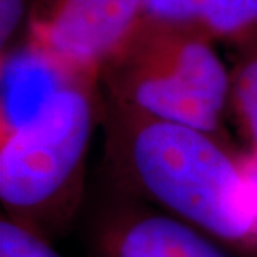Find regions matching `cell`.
<instances>
[{"label": "cell", "mask_w": 257, "mask_h": 257, "mask_svg": "<svg viewBox=\"0 0 257 257\" xmlns=\"http://www.w3.org/2000/svg\"><path fill=\"white\" fill-rule=\"evenodd\" d=\"M99 85L149 115L222 134L232 74L205 34L144 17L102 69Z\"/></svg>", "instance_id": "cell-3"}, {"label": "cell", "mask_w": 257, "mask_h": 257, "mask_svg": "<svg viewBox=\"0 0 257 257\" xmlns=\"http://www.w3.org/2000/svg\"><path fill=\"white\" fill-rule=\"evenodd\" d=\"M0 257H64L54 242L2 217L0 220Z\"/></svg>", "instance_id": "cell-9"}, {"label": "cell", "mask_w": 257, "mask_h": 257, "mask_svg": "<svg viewBox=\"0 0 257 257\" xmlns=\"http://www.w3.org/2000/svg\"><path fill=\"white\" fill-rule=\"evenodd\" d=\"M230 104L250 147H257V52L242 54L240 64L232 74Z\"/></svg>", "instance_id": "cell-8"}, {"label": "cell", "mask_w": 257, "mask_h": 257, "mask_svg": "<svg viewBox=\"0 0 257 257\" xmlns=\"http://www.w3.org/2000/svg\"><path fill=\"white\" fill-rule=\"evenodd\" d=\"M32 0H0V54L19 49L20 34L27 32Z\"/></svg>", "instance_id": "cell-10"}, {"label": "cell", "mask_w": 257, "mask_h": 257, "mask_svg": "<svg viewBox=\"0 0 257 257\" xmlns=\"http://www.w3.org/2000/svg\"><path fill=\"white\" fill-rule=\"evenodd\" d=\"M249 157V162H250V167H252V172L257 179V147H250V152L247 154Z\"/></svg>", "instance_id": "cell-11"}, {"label": "cell", "mask_w": 257, "mask_h": 257, "mask_svg": "<svg viewBox=\"0 0 257 257\" xmlns=\"http://www.w3.org/2000/svg\"><path fill=\"white\" fill-rule=\"evenodd\" d=\"M84 224L89 257H237L202 230L102 182Z\"/></svg>", "instance_id": "cell-5"}, {"label": "cell", "mask_w": 257, "mask_h": 257, "mask_svg": "<svg viewBox=\"0 0 257 257\" xmlns=\"http://www.w3.org/2000/svg\"><path fill=\"white\" fill-rule=\"evenodd\" d=\"M144 17L181 25L257 52V0H144Z\"/></svg>", "instance_id": "cell-6"}, {"label": "cell", "mask_w": 257, "mask_h": 257, "mask_svg": "<svg viewBox=\"0 0 257 257\" xmlns=\"http://www.w3.org/2000/svg\"><path fill=\"white\" fill-rule=\"evenodd\" d=\"M102 182L257 257V179L222 134L164 120L102 94Z\"/></svg>", "instance_id": "cell-1"}, {"label": "cell", "mask_w": 257, "mask_h": 257, "mask_svg": "<svg viewBox=\"0 0 257 257\" xmlns=\"http://www.w3.org/2000/svg\"><path fill=\"white\" fill-rule=\"evenodd\" d=\"M144 19V0H32L25 47L70 77L99 80Z\"/></svg>", "instance_id": "cell-4"}, {"label": "cell", "mask_w": 257, "mask_h": 257, "mask_svg": "<svg viewBox=\"0 0 257 257\" xmlns=\"http://www.w3.org/2000/svg\"><path fill=\"white\" fill-rule=\"evenodd\" d=\"M97 79L72 77L0 136L2 217L54 242L87 205V154L100 124Z\"/></svg>", "instance_id": "cell-2"}, {"label": "cell", "mask_w": 257, "mask_h": 257, "mask_svg": "<svg viewBox=\"0 0 257 257\" xmlns=\"http://www.w3.org/2000/svg\"><path fill=\"white\" fill-rule=\"evenodd\" d=\"M69 79L25 45L4 55L0 136L27 120Z\"/></svg>", "instance_id": "cell-7"}]
</instances>
